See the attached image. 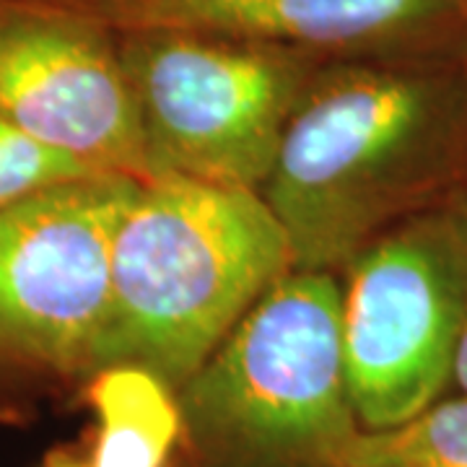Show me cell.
Returning <instances> with one entry per match:
<instances>
[{
	"label": "cell",
	"instance_id": "8",
	"mask_svg": "<svg viewBox=\"0 0 467 467\" xmlns=\"http://www.w3.org/2000/svg\"><path fill=\"white\" fill-rule=\"evenodd\" d=\"M112 32L177 29L335 57L467 55L460 0H50Z\"/></svg>",
	"mask_w": 467,
	"mask_h": 467
},
{
	"label": "cell",
	"instance_id": "2",
	"mask_svg": "<svg viewBox=\"0 0 467 467\" xmlns=\"http://www.w3.org/2000/svg\"><path fill=\"white\" fill-rule=\"evenodd\" d=\"M288 270L291 242L260 192L150 177L117 226L94 371L135 364L180 389Z\"/></svg>",
	"mask_w": 467,
	"mask_h": 467
},
{
	"label": "cell",
	"instance_id": "4",
	"mask_svg": "<svg viewBox=\"0 0 467 467\" xmlns=\"http://www.w3.org/2000/svg\"><path fill=\"white\" fill-rule=\"evenodd\" d=\"M117 34V32H115ZM150 177L260 192L325 57L221 34H117Z\"/></svg>",
	"mask_w": 467,
	"mask_h": 467
},
{
	"label": "cell",
	"instance_id": "14",
	"mask_svg": "<svg viewBox=\"0 0 467 467\" xmlns=\"http://www.w3.org/2000/svg\"><path fill=\"white\" fill-rule=\"evenodd\" d=\"M460 3H462V8H465V11H467V0H460Z\"/></svg>",
	"mask_w": 467,
	"mask_h": 467
},
{
	"label": "cell",
	"instance_id": "10",
	"mask_svg": "<svg viewBox=\"0 0 467 467\" xmlns=\"http://www.w3.org/2000/svg\"><path fill=\"white\" fill-rule=\"evenodd\" d=\"M335 467H467V398L436 400L389 429H358Z\"/></svg>",
	"mask_w": 467,
	"mask_h": 467
},
{
	"label": "cell",
	"instance_id": "5",
	"mask_svg": "<svg viewBox=\"0 0 467 467\" xmlns=\"http://www.w3.org/2000/svg\"><path fill=\"white\" fill-rule=\"evenodd\" d=\"M350 408L377 431L439 400L467 317V213L420 208L387 226L343 270Z\"/></svg>",
	"mask_w": 467,
	"mask_h": 467
},
{
	"label": "cell",
	"instance_id": "12",
	"mask_svg": "<svg viewBox=\"0 0 467 467\" xmlns=\"http://www.w3.org/2000/svg\"><path fill=\"white\" fill-rule=\"evenodd\" d=\"M451 379L457 382V387L462 389V395L467 398V317L460 333V343H457V353H454V371Z\"/></svg>",
	"mask_w": 467,
	"mask_h": 467
},
{
	"label": "cell",
	"instance_id": "9",
	"mask_svg": "<svg viewBox=\"0 0 467 467\" xmlns=\"http://www.w3.org/2000/svg\"><path fill=\"white\" fill-rule=\"evenodd\" d=\"M97 413L91 467H167L182 441L184 420L177 389L156 371L135 364L97 368L86 384Z\"/></svg>",
	"mask_w": 467,
	"mask_h": 467
},
{
	"label": "cell",
	"instance_id": "6",
	"mask_svg": "<svg viewBox=\"0 0 467 467\" xmlns=\"http://www.w3.org/2000/svg\"><path fill=\"white\" fill-rule=\"evenodd\" d=\"M140 180L97 174L0 211V368L91 377L112 296V247Z\"/></svg>",
	"mask_w": 467,
	"mask_h": 467
},
{
	"label": "cell",
	"instance_id": "13",
	"mask_svg": "<svg viewBox=\"0 0 467 467\" xmlns=\"http://www.w3.org/2000/svg\"><path fill=\"white\" fill-rule=\"evenodd\" d=\"M45 467H91L88 460H70V457H52Z\"/></svg>",
	"mask_w": 467,
	"mask_h": 467
},
{
	"label": "cell",
	"instance_id": "11",
	"mask_svg": "<svg viewBox=\"0 0 467 467\" xmlns=\"http://www.w3.org/2000/svg\"><path fill=\"white\" fill-rule=\"evenodd\" d=\"M99 171L24 133L0 117V211L57 184L97 177Z\"/></svg>",
	"mask_w": 467,
	"mask_h": 467
},
{
	"label": "cell",
	"instance_id": "3",
	"mask_svg": "<svg viewBox=\"0 0 467 467\" xmlns=\"http://www.w3.org/2000/svg\"><path fill=\"white\" fill-rule=\"evenodd\" d=\"M198 467H335L358 434L343 361V284L288 270L177 389Z\"/></svg>",
	"mask_w": 467,
	"mask_h": 467
},
{
	"label": "cell",
	"instance_id": "7",
	"mask_svg": "<svg viewBox=\"0 0 467 467\" xmlns=\"http://www.w3.org/2000/svg\"><path fill=\"white\" fill-rule=\"evenodd\" d=\"M0 117L99 174L149 180L117 34L50 0H0Z\"/></svg>",
	"mask_w": 467,
	"mask_h": 467
},
{
	"label": "cell",
	"instance_id": "1",
	"mask_svg": "<svg viewBox=\"0 0 467 467\" xmlns=\"http://www.w3.org/2000/svg\"><path fill=\"white\" fill-rule=\"evenodd\" d=\"M467 55L335 57L309 78L260 195L299 270L337 273L454 159Z\"/></svg>",
	"mask_w": 467,
	"mask_h": 467
}]
</instances>
